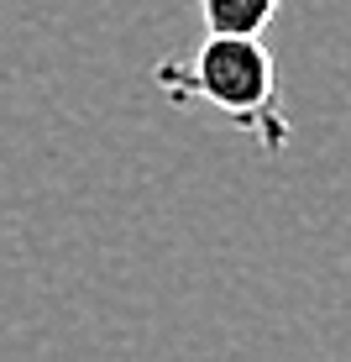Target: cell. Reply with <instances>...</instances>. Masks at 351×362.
<instances>
[{"mask_svg":"<svg viewBox=\"0 0 351 362\" xmlns=\"http://www.w3.org/2000/svg\"><path fill=\"white\" fill-rule=\"evenodd\" d=\"M153 84L173 105H210L231 121L236 132H246L262 147V158H278L288 147L283 100H278V69L273 53L252 32H205L199 47L173 53L153 69Z\"/></svg>","mask_w":351,"mask_h":362,"instance_id":"obj_1","label":"cell"},{"mask_svg":"<svg viewBox=\"0 0 351 362\" xmlns=\"http://www.w3.org/2000/svg\"><path fill=\"white\" fill-rule=\"evenodd\" d=\"M210 32H262L288 0H194Z\"/></svg>","mask_w":351,"mask_h":362,"instance_id":"obj_2","label":"cell"}]
</instances>
